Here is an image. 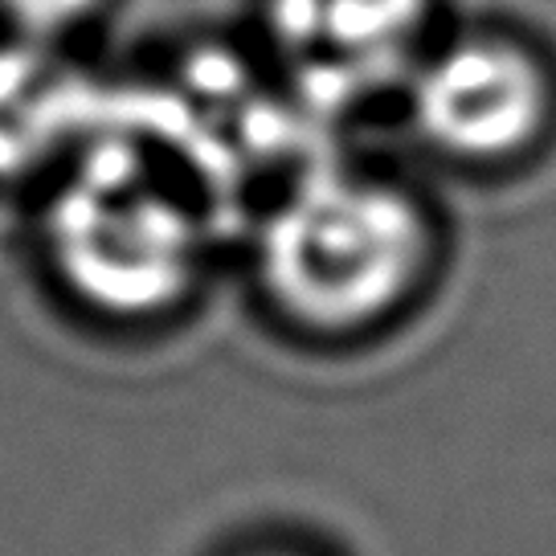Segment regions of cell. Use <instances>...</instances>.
<instances>
[{"mask_svg": "<svg viewBox=\"0 0 556 556\" xmlns=\"http://www.w3.org/2000/svg\"><path fill=\"white\" fill-rule=\"evenodd\" d=\"M266 295L291 324L348 336L397 312L430 266V226L381 180L315 176L262 229Z\"/></svg>", "mask_w": 556, "mask_h": 556, "instance_id": "1", "label": "cell"}, {"mask_svg": "<svg viewBox=\"0 0 556 556\" xmlns=\"http://www.w3.org/2000/svg\"><path fill=\"white\" fill-rule=\"evenodd\" d=\"M50 242L70 287L106 312H156L173 303L192 270L185 208L127 160L78 173L53 208Z\"/></svg>", "mask_w": 556, "mask_h": 556, "instance_id": "2", "label": "cell"}, {"mask_svg": "<svg viewBox=\"0 0 556 556\" xmlns=\"http://www.w3.org/2000/svg\"><path fill=\"white\" fill-rule=\"evenodd\" d=\"M414 111L442 152L467 164H504L540 139L553 115V87L528 50L470 37L421 70Z\"/></svg>", "mask_w": 556, "mask_h": 556, "instance_id": "3", "label": "cell"}, {"mask_svg": "<svg viewBox=\"0 0 556 556\" xmlns=\"http://www.w3.org/2000/svg\"><path fill=\"white\" fill-rule=\"evenodd\" d=\"M430 0H270L278 46L319 74H372L417 37Z\"/></svg>", "mask_w": 556, "mask_h": 556, "instance_id": "4", "label": "cell"}, {"mask_svg": "<svg viewBox=\"0 0 556 556\" xmlns=\"http://www.w3.org/2000/svg\"><path fill=\"white\" fill-rule=\"evenodd\" d=\"M74 94L62 74L34 50L0 53V173L29 168L53 139L58 111Z\"/></svg>", "mask_w": 556, "mask_h": 556, "instance_id": "5", "label": "cell"}, {"mask_svg": "<svg viewBox=\"0 0 556 556\" xmlns=\"http://www.w3.org/2000/svg\"><path fill=\"white\" fill-rule=\"evenodd\" d=\"M0 9L21 34L29 37H58L74 29L78 21H87L99 0H0Z\"/></svg>", "mask_w": 556, "mask_h": 556, "instance_id": "6", "label": "cell"}, {"mask_svg": "<svg viewBox=\"0 0 556 556\" xmlns=\"http://www.w3.org/2000/svg\"><path fill=\"white\" fill-rule=\"evenodd\" d=\"M262 556H291V553H262Z\"/></svg>", "mask_w": 556, "mask_h": 556, "instance_id": "7", "label": "cell"}]
</instances>
